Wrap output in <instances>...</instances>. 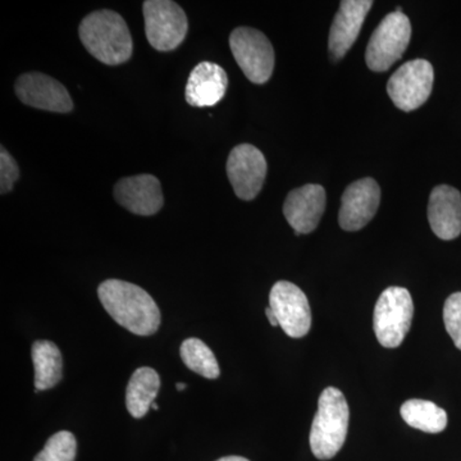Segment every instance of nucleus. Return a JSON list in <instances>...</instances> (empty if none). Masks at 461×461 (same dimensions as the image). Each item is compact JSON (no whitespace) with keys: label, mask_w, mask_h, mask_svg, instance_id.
<instances>
[{"label":"nucleus","mask_w":461,"mask_h":461,"mask_svg":"<svg viewBox=\"0 0 461 461\" xmlns=\"http://www.w3.org/2000/svg\"><path fill=\"white\" fill-rule=\"evenodd\" d=\"M149 44L159 51L175 50L185 41L189 21L184 9L172 0H147L142 5Z\"/></svg>","instance_id":"6"},{"label":"nucleus","mask_w":461,"mask_h":461,"mask_svg":"<svg viewBox=\"0 0 461 461\" xmlns=\"http://www.w3.org/2000/svg\"><path fill=\"white\" fill-rule=\"evenodd\" d=\"M181 359L191 371L198 373L204 378L220 377V364L215 359L213 351L202 339H187L181 345Z\"/></svg>","instance_id":"21"},{"label":"nucleus","mask_w":461,"mask_h":461,"mask_svg":"<svg viewBox=\"0 0 461 461\" xmlns=\"http://www.w3.org/2000/svg\"><path fill=\"white\" fill-rule=\"evenodd\" d=\"M326 209V190L321 185L308 184L291 191L284 204V214L296 235L313 232Z\"/></svg>","instance_id":"13"},{"label":"nucleus","mask_w":461,"mask_h":461,"mask_svg":"<svg viewBox=\"0 0 461 461\" xmlns=\"http://www.w3.org/2000/svg\"><path fill=\"white\" fill-rule=\"evenodd\" d=\"M227 87L229 76L222 67L212 62H202L191 72L185 96L191 107H213L223 99Z\"/></svg>","instance_id":"17"},{"label":"nucleus","mask_w":461,"mask_h":461,"mask_svg":"<svg viewBox=\"0 0 461 461\" xmlns=\"http://www.w3.org/2000/svg\"><path fill=\"white\" fill-rule=\"evenodd\" d=\"M412 314L411 293L403 287L386 288L379 296L373 317L379 344L387 348H399L411 330Z\"/></svg>","instance_id":"4"},{"label":"nucleus","mask_w":461,"mask_h":461,"mask_svg":"<svg viewBox=\"0 0 461 461\" xmlns=\"http://www.w3.org/2000/svg\"><path fill=\"white\" fill-rule=\"evenodd\" d=\"M14 90L18 99L32 108L54 113H69L74 109V102L66 87L41 72L20 76Z\"/></svg>","instance_id":"11"},{"label":"nucleus","mask_w":461,"mask_h":461,"mask_svg":"<svg viewBox=\"0 0 461 461\" xmlns=\"http://www.w3.org/2000/svg\"><path fill=\"white\" fill-rule=\"evenodd\" d=\"M85 50L99 62L118 66L132 56V38L122 16L109 9L87 14L78 27Z\"/></svg>","instance_id":"2"},{"label":"nucleus","mask_w":461,"mask_h":461,"mask_svg":"<svg viewBox=\"0 0 461 461\" xmlns=\"http://www.w3.org/2000/svg\"><path fill=\"white\" fill-rule=\"evenodd\" d=\"M381 202V187L373 178L353 182L342 194L339 223L342 230H359L371 222Z\"/></svg>","instance_id":"12"},{"label":"nucleus","mask_w":461,"mask_h":461,"mask_svg":"<svg viewBox=\"0 0 461 461\" xmlns=\"http://www.w3.org/2000/svg\"><path fill=\"white\" fill-rule=\"evenodd\" d=\"M444 321L455 346L461 350V293H455L446 300Z\"/></svg>","instance_id":"23"},{"label":"nucleus","mask_w":461,"mask_h":461,"mask_svg":"<svg viewBox=\"0 0 461 461\" xmlns=\"http://www.w3.org/2000/svg\"><path fill=\"white\" fill-rule=\"evenodd\" d=\"M411 38V23L399 12L387 14L375 30L366 51L369 69L384 72L402 59Z\"/></svg>","instance_id":"5"},{"label":"nucleus","mask_w":461,"mask_h":461,"mask_svg":"<svg viewBox=\"0 0 461 461\" xmlns=\"http://www.w3.org/2000/svg\"><path fill=\"white\" fill-rule=\"evenodd\" d=\"M227 175L238 198L247 202L256 199L266 181V158L253 145H238L230 150Z\"/></svg>","instance_id":"10"},{"label":"nucleus","mask_w":461,"mask_h":461,"mask_svg":"<svg viewBox=\"0 0 461 461\" xmlns=\"http://www.w3.org/2000/svg\"><path fill=\"white\" fill-rule=\"evenodd\" d=\"M433 81L435 72L429 60H411L391 76L387 93L397 108L403 112L415 111L429 100Z\"/></svg>","instance_id":"8"},{"label":"nucleus","mask_w":461,"mask_h":461,"mask_svg":"<svg viewBox=\"0 0 461 461\" xmlns=\"http://www.w3.org/2000/svg\"><path fill=\"white\" fill-rule=\"evenodd\" d=\"M98 296L107 313L133 335L151 336L159 330V308L138 285L107 280L100 285Z\"/></svg>","instance_id":"1"},{"label":"nucleus","mask_w":461,"mask_h":461,"mask_svg":"<svg viewBox=\"0 0 461 461\" xmlns=\"http://www.w3.org/2000/svg\"><path fill=\"white\" fill-rule=\"evenodd\" d=\"M217 461H250V460L245 459V457H242V456H224V457H221V459H218Z\"/></svg>","instance_id":"26"},{"label":"nucleus","mask_w":461,"mask_h":461,"mask_svg":"<svg viewBox=\"0 0 461 461\" xmlns=\"http://www.w3.org/2000/svg\"><path fill=\"white\" fill-rule=\"evenodd\" d=\"M266 314H267V318H268L269 323H271L273 327H277L278 326L277 318H276L275 313H273L272 309L269 308V306H268V308L266 309Z\"/></svg>","instance_id":"25"},{"label":"nucleus","mask_w":461,"mask_h":461,"mask_svg":"<svg viewBox=\"0 0 461 461\" xmlns=\"http://www.w3.org/2000/svg\"><path fill=\"white\" fill-rule=\"evenodd\" d=\"M114 198L127 211L139 215H154L165 204L162 186L156 176L138 175L115 184Z\"/></svg>","instance_id":"14"},{"label":"nucleus","mask_w":461,"mask_h":461,"mask_svg":"<svg viewBox=\"0 0 461 461\" xmlns=\"http://www.w3.org/2000/svg\"><path fill=\"white\" fill-rule=\"evenodd\" d=\"M160 390L159 375L153 368L141 366L133 372L126 391L127 411L136 420H141L150 411Z\"/></svg>","instance_id":"18"},{"label":"nucleus","mask_w":461,"mask_h":461,"mask_svg":"<svg viewBox=\"0 0 461 461\" xmlns=\"http://www.w3.org/2000/svg\"><path fill=\"white\" fill-rule=\"evenodd\" d=\"M77 441L68 430H60L48 439L33 461H75Z\"/></svg>","instance_id":"22"},{"label":"nucleus","mask_w":461,"mask_h":461,"mask_svg":"<svg viewBox=\"0 0 461 461\" xmlns=\"http://www.w3.org/2000/svg\"><path fill=\"white\" fill-rule=\"evenodd\" d=\"M269 308L287 336L302 339L308 335L312 327V311L302 288L288 281H278L269 294Z\"/></svg>","instance_id":"9"},{"label":"nucleus","mask_w":461,"mask_h":461,"mask_svg":"<svg viewBox=\"0 0 461 461\" xmlns=\"http://www.w3.org/2000/svg\"><path fill=\"white\" fill-rule=\"evenodd\" d=\"M176 388H177V391H184L185 388H186V384H176Z\"/></svg>","instance_id":"27"},{"label":"nucleus","mask_w":461,"mask_h":461,"mask_svg":"<svg viewBox=\"0 0 461 461\" xmlns=\"http://www.w3.org/2000/svg\"><path fill=\"white\" fill-rule=\"evenodd\" d=\"M20 177V169L16 160L2 147L0 150V193L7 194Z\"/></svg>","instance_id":"24"},{"label":"nucleus","mask_w":461,"mask_h":461,"mask_svg":"<svg viewBox=\"0 0 461 461\" xmlns=\"http://www.w3.org/2000/svg\"><path fill=\"white\" fill-rule=\"evenodd\" d=\"M400 414L406 424L426 433H439L447 427V412L429 400H409L402 403Z\"/></svg>","instance_id":"20"},{"label":"nucleus","mask_w":461,"mask_h":461,"mask_svg":"<svg viewBox=\"0 0 461 461\" xmlns=\"http://www.w3.org/2000/svg\"><path fill=\"white\" fill-rule=\"evenodd\" d=\"M348 402L339 388L329 387L321 393L318 411L311 429V448L320 460H330L341 450L348 436Z\"/></svg>","instance_id":"3"},{"label":"nucleus","mask_w":461,"mask_h":461,"mask_svg":"<svg viewBox=\"0 0 461 461\" xmlns=\"http://www.w3.org/2000/svg\"><path fill=\"white\" fill-rule=\"evenodd\" d=\"M372 5V0H344L339 3L329 39L330 54L333 60L344 58L353 47Z\"/></svg>","instance_id":"15"},{"label":"nucleus","mask_w":461,"mask_h":461,"mask_svg":"<svg viewBox=\"0 0 461 461\" xmlns=\"http://www.w3.org/2000/svg\"><path fill=\"white\" fill-rule=\"evenodd\" d=\"M429 221L433 233L445 241L461 235V194L455 187L439 185L430 193Z\"/></svg>","instance_id":"16"},{"label":"nucleus","mask_w":461,"mask_h":461,"mask_svg":"<svg viewBox=\"0 0 461 461\" xmlns=\"http://www.w3.org/2000/svg\"><path fill=\"white\" fill-rule=\"evenodd\" d=\"M151 409H153V411H158V405L156 402H153V405H151Z\"/></svg>","instance_id":"28"},{"label":"nucleus","mask_w":461,"mask_h":461,"mask_svg":"<svg viewBox=\"0 0 461 461\" xmlns=\"http://www.w3.org/2000/svg\"><path fill=\"white\" fill-rule=\"evenodd\" d=\"M230 47L249 81L262 85L271 78L275 69V50L263 32L251 27H238L230 33Z\"/></svg>","instance_id":"7"},{"label":"nucleus","mask_w":461,"mask_h":461,"mask_svg":"<svg viewBox=\"0 0 461 461\" xmlns=\"http://www.w3.org/2000/svg\"><path fill=\"white\" fill-rule=\"evenodd\" d=\"M32 362L35 369V393L47 391L62 379V354L50 341H36L32 345Z\"/></svg>","instance_id":"19"}]
</instances>
